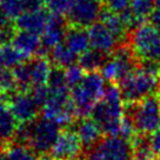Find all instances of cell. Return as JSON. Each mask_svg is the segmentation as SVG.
<instances>
[{
	"label": "cell",
	"instance_id": "cell-1",
	"mask_svg": "<svg viewBox=\"0 0 160 160\" xmlns=\"http://www.w3.org/2000/svg\"><path fill=\"white\" fill-rule=\"evenodd\" d=\"M160 64L140 61L125 78L117 84L125 102H134L154 94L160 88Z\"/></svg>",
	"mask_w": 160,
	"mask_h": 160
},
{
	"label": "cell",
	"instance_id": "cell-2",
	"mask_svg": "<svg viewBox=\"0 0 160 160\" xmlns=\"http://www.w3.org/2000/svg\"><path fill=\"white\" fill-rule=\"evenodd\" d=\"M91 117L94 118L105 134H118L121 121L125 117L124 98L117 84L106 86L102 98L91 111Z\"/></svg>",
	"mask_w": 160,
	"mask_h": 160
},
{
	"label": "cell",
	"instance_id": "cell-3",
	"mask_svg": "<svg viewBox=\"0 0 160 160\" xmlns=\"http://www.w3.org/2000/svg\"><path fill=\"white\" fill-rule=\"evenodd\" d=\"M125 114L132 120L137 133L151 135L160 128V95H147L134 102H125Z\"/></svg>",
	"mask_w": 160,
	"mask_h": 160
},
{
	"label": "cell",
	"instance_id": "cell-4",
	"mask_svg": "<svg viewBox=\"0 0 160 160\" xmlns=\"http://www.w3.org/2000/svg\"><path fill=\"white\" fill-rule=\"evenodd\" d=\"M105 78L100 71L85 72L79 82L71 88V98L73 100L79 117H85L91 113L105 93Z\"/></svg>",
	"mask_w": 160,
	"mask_h": 160
},
{
	"label": "cell",
	"instance_id": "cell-5",
	"mask_svg": "<svg viewBox=\"0 0 160 160\" xmlns=\"http://www.w3.org/2000/svg\"><path fill=\"white\" fill-rule=\"evenodd\" d=\"M128 45L138 62L152 61L160 64V31L153 24L142 22L132 30Z\"/></svg>",
	"mask_w": 160,
	"mask_h": 160
},
{
	"label": "cell",
	"instance_id": "cell-6",
	"mask_svg": "<svg viewBox=\"0 0 160 160\" xmlns=\"http://www.w3.org/2000/svg\"><path fill=\"white\" fill-rule=\"evenodd\" d=\"M133 159V145L130 139L119 134L106 137L86 150L85 160H131Z\"/></svg>",
	"mask_w": 160,
	"mask_h": 160
},
{
	"label": "cell",
	"instance_id": "cell-7",
	"mask_svg": "<svg viewBox=\"0 0 160 160\" xmlns=\"http://www.w3.org/2000/svg\"><path fill=\"white\" fill-rule=\"evenodd\" d=\"M28 127V139L27 145L39 154H45L52 150L55 141L61 132L59 122L50 119L45 115L37 118L34 121L27 124Z\"/></svg>",
	"mask_w": 160,
	"mask_h": 160
},
{
	"label": "cell",
	"instance_id": "cell-8",
	"mask_svg": "<svg viewBox=\"0 0 160 160\" xmlns=\"http://www.w3.org/2000/svg\"><path fill=\"white\" fill-rule=\"evenodd\" d=\"M138 64L128 42L121 44L117 50L107 57L104 65L100 68L102 77L112 84H118L122 78L130 73Z\"/></svg>",
	"mask_w": 160,
	"mask_h": 160
},
{
	"label": "cell",
	"instance_id": "cell-9",
	"mask_svg": "<svg viewBox=\"0 0 160 160\" xmlns=\"http://www.w3.org/2000/svg\"><path fill=\"white\" fill-rule=\"evenodd\" d=\"M7 105L19 125L34 121L37 118H39L41 110L30 91L17 90L10 93V97L7 98Z\"/></svg>",
	"mask_w": 160,
	"mask_h": 160
},
{
	"label": "cell",
	"instance_id": "cell-10",
	"mask_svg": "<svg viewBox=\"0 0 160 160\" xmlns=\"http://www.w3.org/2000/svg\"><path fill=\"white\" fill-rule=\"evenodd\" d=\"M101 10L102 2L100 0H73L66 20L70 25L87 28L98 21Z\"/></svg>",
	"mask_w": 160,
	"mask_h": 160
},
{
	"label": "cell",
	"instance_id": "cell-11",
	"mask_svg": "<svg viewBox=\"0 0 160 160\" xmlns=\"http://www.w3.org/2000/svg\"><path fill=\"white\" fill-rule=\"evenodd\" d=\"M84 146L79 135L72 128H65L60 132L51 155L54 160H79Z\"/></svg>",
	"mask_w": 160,
	"mask_h": 160
},
{
	"label": "cell",
	"instance_id": "cell-12",
	"mask_svg": "<svg viewBox=\"0 0 160 160\" xmlns=\"http://www.w3.org/2000/svg\"><path fill=\"white\" fill-rule=\"evenodd\" d=\"M68 22L62 15L51 13V18L45 31L41 34V53L39 55L48 54L54 46L59 45L65 39Z\"/></svg>",
	"mask_w": 160,
	"mask_h": 160
},
{
	"label": "cell",
	"instance_id": "cell-13",
	"mask_svg": "<svg viewBox=\"0 0 160 160\" xmlns=\"http://www.w3.org/2000/svg\"><path fill=\"white\" fill-rule=\"evenodd\" d=\"M88 28V37H90L91 48L102 52L105 54H112L117 47L121 45L113 32L101 21H97L92 24Z\"/></svg>",
	"mask_w": 160,
	"mask_h": 160
},
{
	"label": "cell",
	"instance_id": "cell-14",
	"mask_svg": "<svg viewBox=\"0 0 160 160\" xmlns=\"http://www.w3.org/2000/svg\"><path fill=\"white\" fill-rule=\"evenodd\" d=\"M50 18L51 12L47 7L25 11L15 19V27L17 30L28 31L41 35L50 21Z\"/></svg>",
	"mask_w": 160,
	"mask_h": 160
},
{
	"label": "cell",
	"instance_id": "cell-15",
	"mask_svg": "<svg viewBox=\"0 0 160 160\" xmlns=\"http://www.w3.org/2000/svg\"><path fill=\"white\" fill-rule=\"evenodd\" d=\"M74 131L79 135L85 150H88L93 145H95L101 139V135L104 134L98 121L88 115L80 117V119L74 122Z\"/></svg>",
	"mask_w": 160,
	"mask_h": 160
},
{
	"label": "cell",
	"instance_id": "cell-16",
	"mask_svg": "<svg viewBox=\"0 0 160 160\" xmlns=\"http://www.w3.org/2000/svg\"><path fill=\"white\" fill-rule=\"evenodd\" d=\"M12 45L28 59L41 53V37L28 31H15Z\"/></svg>",
	"mask_w": 160,
	"mask_h": 160
},
{
	"label": "cell",
	"instance_id": "cell-17",
	"mask_svg": "<svg viewBox=\"0 0 160 160\" xmlns=\"http://www.w3.org/2000/svg\"><path fill=\"white\" fill-rule=\"evenodd\" d=\"M64 42L74 52L75 54H78L80 57L87 50H90L91 47L88 31L86 30V27H80V26L68 24Z\"/></svg>",
	"mask_w": 160,
	"mask_h": 160
},
{
	"label": "cell",
	"instance_id": "cell-18",
	"mask_svg": "<svg viewBox=\"0 0 160 160\" xmlns=\"http://www.w3.org/2000/svg\"><path fill=\"white\" fill-rule=\"evenodd\" d=\"M51 60L48 55H35L28 60L32 88L35 86L45 85L51 73Z\"/></svg>",
	"mask_w": 160,
	"mask_h": 160
},
{
	"label": "cell",
	"instance_id": "cell-19",
	"mask_svg": "<svg viewBox=\"0 0 160 160\" xmlns=\"http://www.w3.org/2000/svg\"><path fill=\"white\" fill-rule=\"evenodd\" d=\"M99 20L113 32V34L117 37V39L119 40L120 44H125L128 41L130 31L127 30V27L124 24L119 13L112 12V11L107 10L102 6V10L100 12Z\"/></svg>",
	"mask_w": 160,
	"mask_h": 160
},
{
	"label": "cell",
	"instance_id": "cell-20",
	"mask_svg": "<svg viewBox=\"0 0 160 160\" xmlns=\"http://www.w3.org/2000/svg\"><path fill=\"white\" fill-rule=\"evenodd\" d=\"M48 58H50L51 62L54 66L67 68L71 65L78 62L79 55L75 54L74 52L62 41V42H60L59 45L54 46L48 52Z\"/></svg>",
	"mask_w": 160,
	"mask_h": 160
},
{
	"label": "cell",
	"instance_id": "cell-21",
	"mask_svg": "<svg viewBox=\"0 0 160 160\" xmlns=\"http://www.w3.org/2000/svg\"><path fill=\"white\" fill-rule=\"evenodd\" d=\"M19 127V122L17 121L14 115L12 114L10 108L0 114V145L2 147L13 142Z\"/></svg>",
	"mask_w": 160,
	"mask_h": 160
},
{
	"label": "cell",
	"instance_id": "cell-22",
	"mask_svg": "<svg viewBox=\"0 0 160 160\" xmlns=\"http://www.w3.org/2000/svg\"><path fill=\"white\" fill-rule=\"evenodd\" d=\"M1 160H39V158L31 146L20 142H11L4 147Z\"/></svg>",
	"mask_w": 160,
	"mask_h": 160
},
{
	"label": "cell",
	"instance_id": "cell-23",
	"mask_svg": "<svg viewBox=\"0 0 160 160\" xmlns=\"http://www.w3.org/2000/svg\"><path fill=\"white\" fill-rule=\"evenodd\" d=\"M30 60L12 44L0 45V64L6 68H14L19 64Z\"/></svg>",
	"mask_w": 160,
	"mask_h": 160
},
{
	"label": "cell",
	"instance_id": "cell-24",
	"mask_svg": "<svg viewBox=\"0 0 160 160\" xmlns=\"http://www.w3.org/2000/svg\"><path fill=\"white\" fill-rule=\"evenodd\" d=\"M108 55L99 52L97 50H87L85 53L79 57L78 59V64H79L86 72L90 71H99L101 68V66L104 65V62L106 61Z\"/></svg>",
	"mask_w": 160,
	"mask_h": 160
},
{
	"label": "cell",
	"instance_id": "cell-25",
	"mask_svg": "<svg viewBox=\"0 0 160 160\" xmlns=\"http://www.w3.org/2000/svg\"><path fill=\"white\" fill-rule=\"evenodd\" d=\"M132 13L134 14L140 24L150 19L154 11V0H132L130 6Z\"/></svg>",
	"mask_w": 160,
	"mask_h": 160
},
{
	"label": "cell",
	"instance_id": "cell-26",
	"mask_svg": "<svg viewBox=\"0 0 160 160\" xmlns=\"http://www.w3.org/2000/svg\"><path fill=\"white\" fill-rule=\"evenodd\" d=\"M85 72L86 71L78 62H75L73 65H71L70 67L65 68L66 81H67V85L70 87V90L81 80V78L85 74Z\"/></svg>",
	"mask_w": 160,
	"mask_h": 160
},
{
	"label": "cell",
	"instance_id": "cell-27",
	"mask_svg": "<svg viewBox=\"0 0 160 160\" xmlns=\"http://www.w3.org/2000/svg\"><path fill=\"white\" fill-rule=\"evenodd\" d=\"M72 2L73 0H50L46 5L51 13L66 17L72 6Z\"/></svg>",
	"mask_w": 160,
	"mask_h": 160
},
{
	"label": "cell",
	"instance_id": "cell-28",
	"mask_svg": "<svg viewBox=\"0 0 160 160\" xmlns=\"http://www.w3.org/2000/svg\"><path fill=\"white\" fill-rule=\"evenodd\" d=\"M131 1L132 0H102V6L112 12L121 13L127 8H130Z\"/></svg>",
	"mask_w": 160,
	"mask_h": 160
},
{
	"label": "cell",
	"instance_id": "cell-29",
	"mask_svg": "<svg viewBox=\"0 0 160 160\" xmlns=\"http://www.w3.org/2000/svg\"><path fill=\"white\" fill-rule=\"evenodd\" d=\"M148 141H150V146L153 153L160 158V128L148 135Z\"/></svg>",
	"mask_w": 160,
	"mask_h": 160
},
{
	"label": "cell",
	"instance_id": "cell-30",
	"mask_svg": "<svg viewBox=\"0 0 160 160\" xmlns=\"http://www.w3.org/2000/svg\"><path fill=\"white\" fill-rule=\"evenodd\" d=\"M10 21H11V19L8 18V15L6 14L5 10L2 8V6H1V4H0V28H2V27H5V26L11 25Z\"/></svg>",
	"mask_w": 160,
	"mask_h": 160
},
{
	"label": "cell",
	"instance_id": "cell-31",
	"mask_svg": "<svg viewBox=\"0 0 160 160\" xmlns=\"http://www.w3.org/2000/svg\"><path fill=\"white\" fill-rule=\"evenodd\" d=\"M7 108H8V105H7V98H5L4 95L0 93V114L4 113Z\"/></svg>",
	"mask_w": 160,
	"mask_h": 160
},
{
	"label": "cell",
	"instance_id": "cell-32",
	"mask_svg": "<svg viewBox=\"0 0 160 160\" xmlns=\"http://www.w3.org/2000/svg\"><path fill=\"white\" fill-rule=\"evenodd\" d=\"M39 160H54L53 159V157L52 155H48V154H41V157L39 158Z\"/></svg>",
	"mask_w": 160,
	"mask_h": 160
},
{
	"label": "cell",
	"instance_id": "cell-33",
	"mask_svg": "<svg viewBox=\"0 0 160 160\" xmlns=\"http://www.w3.org/2000/svg\"><path fill=\"white\" fill-rule=\"evenodd\" d=\"M41 1H42V2H44V4H47V2H48V1H50V0H41Z\"/></svg>",
	"mask_w": 160,
	"mask_h": 160
},
{
	"label": "cell",
	"instance_id": "cell-34",
	"mask_svg": "<svg viewBox=\"0 0 160 160\" xmlns=\"http://www.w3.org/2000/svg\"><path fill=\"white\" fill-rule=\"evenodd\" d=\"M1 157H2V152H1V150H0V160H1Z\"/></svg>",
	"mask_w": 160,
	"mask_h": 160
},
{
	"label": "cell",
	"instance_id": "cell-35",
	"mask_svg": "<svg viewBox=\"0 0 160 160\" xmlns=\"http://www.w3.org/2000/svg\"><path fill=\"white\" fill-rule=\"evenodd\" d=\"M159 82H160V78H159Z\"/></svg>",
	"mask_w": 160,
	"mask_h": 160
}]
</instances>
